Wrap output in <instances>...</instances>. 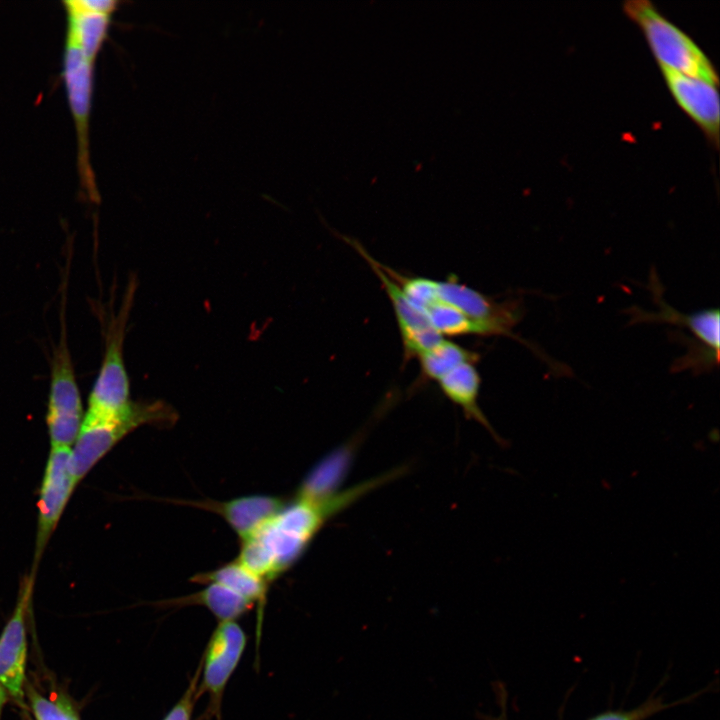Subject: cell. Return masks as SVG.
Wrapping results in <instances>:
<instances>
[{
    "label": "cell",
    "mask_w": 720,
    "mask_h": 720,
    "mask_svg": "<svg viewBox=\"0 0 720 720\" xmlns=\"http://www.w3.org/2000/svg\"><path fill=\"white\" fill-rule=\"evenodd\" d=\"M372 490L374 484L368 480L326 499L296 496L242 541L237 560L265 581H271L295 564L330 518Z\"/></svg>",
    "instance_id": "1"
},
{
    "label": "cell",
    "mask_w": 720,
    "mask_h": 720,
    "mask_svg": "<svg viewBox=\"0 0 720 720\" xmlns=\"http://www.w3.org/2000/svg\"><path fill=\"white\" fill-rule=\"evenodd\" d=\"M135 280L130 281L117 314L110 313L104 327V354L98 377L88 398L84 416L113 420L125 416L132 408L130 383L123 358V343L132 307Z\"/></svg>",
    "instance_id": "2"
},
{
    "label": "cell",
    "mask_w": 720,
    "mask_h": 720,
    "mask_svg": "<svg viewBox=\"0 0 720 720\" xmlns=\"http://www.w3.org/2000/svg\"><path fill=\"white\" fill-rule=\"evenodd\" d=\"M624 11L642 30L661 68H666L710 84H718L712 63L699 46L667 20L646 0L624 3Z\"/></svg>",
    "instance_id": "3"
},
{
    "label": "cell",
    "mask_w": 720,
    "mask_h": 720,
    "mask_svg": "<svg viewBox=\"0 0 720 720\" xmlns=\"http://www.w3.org/2000/svg\"><path fill=\"white\" fill-rule=\"evenodd\" d=\"M177 420L176 411L163 401L135 402L132 411L114 420L84 416L70 448L71 469L77 484L126 435L142 425L168 427Z\"/></svg>",
    "instance_id": "4"
},
{
    "label": "cell",
    "mask_w": 720,
    "mask_h": 720,
    "mask_svg": "<svg viewBox=\"0 0 720 720\" xmlns=\"http://www.w3.org/2000/svg\"><path fill=\"white\" fill-rule=\"evenodd\" d=\"M62 303L61 330L50 364V387L46 413L51 447H71L82 421L83 409L76 374L67 341L65 311Z\"/></svg>",
    "instance_id": "5"
},
{
    "label": "cell",
    "mask_w": 720,
    "mask_h": 720,
    "mask_svg": "<svg viewBox=\"0 0 720 720\" xmlns=\"http://www.w3.org/2000/svg\"><path fill=\"white\" fill-rule=\"evenodd\" d=\"M94 65L73 40L65 37L62 76L76 131L79 179L89 199L98 202L99 193L89 150Z\"/></svg>",
    "instance_id": "6"
},
{
    "label": "cell",
    "mask_w": 720,
    "mask_h": 720,
    "mask_svg": "<svg viewBox=\"0 0 720 720\" xmlns=\"http://www.w3.org/2000/svg\"><path fill=\"white\" fill-rule=\"evenodd\" d=\"M436 299L452 306L481 330L482 336H507L527 345L549 365L551 361L528 341L513 332L521 321L524 310L520 300L498 302L476 289L461 283L451 275L445 280H435Z\"/></svg>",
    "instance_id": "7"
},
{
    "label": "cell",
    "mask_w": 720,
    "mask_h": 720,
    "mask_svg": "<svg viewBox=\"0 0 720 720\" xmlns=\"http://www.w3.org/2000/svg\"><path fill=\"white\" fill-rule=\"evenodd\" d=\"M77 486L71 462L70 447H51L46 462L38 500V521L33 573L55 531L64 509Z\"/></svg>",
    "instance_id": "8"
},
{
    "label": "cell",
    "mask_w": 720,
    "mask_h": 720,
    "mask_svg": "<svg viewBox=\"0 0 720 720\" xmlns=\"http://www.w3.org/2000/svg\"><path fill=\"white\" fill-rule=\"evenodd\" d=\"M369 264L386 292L395 313L405 360L418 358L444 338L430 325L426 316L407 298L398 283L384 270L382 264L374 259L356 240L343 237Z\"/></svg>",
    "instance_id": "9"
},
{
    "label": "cell",
    "mask_w": 720,
    "mask_h": 720,
    "mask_svg": "<svg viewBox=\"0 0 720 720\" xmlns=\"http://www.w3.org/2000/svg\"><path fill=\"white\" fill-rule=\"evenodd\" d=\"M35 573L23 578L15 608L0 636V685L19 706L24 705L26 617L31 606Z\"/></svg>",
    "instance_id": "10"
},
{
    "label": "cell",
    "mask_w": 720,
    "mask_h": 720,
    "mask_svg": "<svg viewBox=\"0 0 720 720\" xmlns=\"http://www.w3.org/2000/svg\"><path fill=\"white\" fill-rule=\"evenodd\" d=\"M649 289L655 303L660 307L658 311L647 312L639 307L632 306L627 310L630 315V324L636 323H670L686 327L694 334L702 346L719 354V310L710 308L691 314L682 313L671 307L662 297L663 287L655 272H651Z\"/></svg>",
    "instance_id": "11"
},
{
    "label": "cell",
    "mask_w": 720,
    "mask_h": 720,
    "mask_svg": "<svg viewBox=\"0 0 720 720\" xmlns=\"http://www.w3.org/2000/svg\"><path fill=\"white\" fill-rule=\"evenodd\" d=\"M667 87L680 108L715 145L719 140V96L706 81L661 68Z\"/></svg>",
    "instance_id": "12"
},
{
    "label": "cell",
    "mask_w": 720,
    "mask_h": 720,
    "mask_svg": "<svg viewBox=\"0 0 720 720\" xmlns=\"http://www.w3.org/2000/svg\"><path fill=\"white\" fill-rule=\"evenodd\" d=\"M246 635L235 621L220 622L207 647L202 687L214 703L237 667L246 646Z\"/></svg>",
    "instance_id": "13"
},
{
    "label": "cell",
    "mask_w": 720,
    "mask_h": 720,
    "mask_svg": "<svg viewBox=\"0 0 720 720\" xmlns=\"http://www.w3.org/2000/svg\"><path fill=\"white\" fill-rule=\"evenodd\" d=\"M194 504L222 516L243 541L271 520L286 502L268 495H250L224 502L205 501Z\"/></svg>",
    "instance_id": "14"
},
{
    "label": "cell",
    "mask_w": 720,
    "mask_h": 720,
    "mask_svg": "<svg viewBox=\"0 0 720 720\" xmlns=\"http://www.w3.org/2000/svg\"><path fill=\"white\" fill-rule=\"evenodd\" d=\"M66 14V36L73 40L88 60L95 64L107 37L111 15L87 7L83 0L63 1Z\"/></svg>",
    "instance_id": "15"
},
{
    "label": "cell",
    "mask_w": 720,
    "mask_h": 720,
    "mask_svg": "<svg viewBox=\"0 0 720 720\" xmlns=\"http://www.w3.org/2000/svg\"><path fill=\"white\" fill-rule=\"evenodd\" d=\"M437 383L442 393L461 408L467 418L483 425L491 434L495 435L478 404L481 377L476 368V362H467L457 366L441 377Z\"/></svg>",
    "instance_id": "16"
},
{
    "label": "cell",
    "mask_w": 720,
    "mask_h": 720,
    "mask_svg": "<svg viewBox=\"0 0 720 720\" xmlns=\"http://www.w3.org/2000/svg\"><path fill=\"white\" fill-rule=\"evenodd\" d=\"M350 459L351 452L347 448L339 449L326 457L306 477L296 496L318 500L340 492Z\"/></svg>",
    "instance_id": "17"
},
{
    "label": "cell",
    "mask_w": 720,
    "mask_h": 720,
    "mask_svg": "<svg viewBox=\"0 0 720 720\" xmlns=\"http://www.w3.org/2000/svg\"><path fill=\"white\" fill-rule=\"evenodd\" d=\"M192 581L220 584L252 603L263 600L267 590V581L250 571L237 559L213 571L198 574L192 578Z\"/></svg>",
    "instance_id": "18"
},
{
    "label": "cell",
    "mask_w": 720,
    "mask_h": 720,
    "mask_svg": "<svg viewBox=\"0 0 720 720\" xmlns=\"http://www.w3.org/2000/svg\"><path fill=\"white\" fill-rule=\"evenodd\" d=\"M422 381H438L441 377L467 363L476 362L479 355L445 338L430 350L418 356Z\"/></svg>",
    "instance_id": "19"
},
{
    "label": "cell",
    "mask_w": 720,
    "mask_h": 720,
    "mask_svg": "<svg viewBox=\"0 0 720 720\" xmlns=\"http://www.w3.org/2000/svg\"><path fill=\"white\" fill-rule=\"evenodd\" d=\"M182 604H200L208 608L220 622L234 621L253 605L252 602L216 583H209L196 594L177 600Z\"/></svg>",
    "instance_id": "20"
},
{
    "label": "cell",
    "mask_w": 720,
    "mask_h": 720,
    "mask_svg": "<svg viewBox=\"0 0 720 720\" xmlns=\"http://www.w3.org/2000/svg\"><path fill=\"white\" fill-rule=\"evenodd\" d=\"M432 328L444 336H482L480 328L452 306L435 300L422 310Z\"/></svg>",
    "instance_id": "21"
},
{
    "label": "cell",
    "mask_w": 720,
    "mask_h": 720,
    "mask_svg": "<svg viewBox=\"0 0 720 720\" xmlns=\"http://www.w3.org/2000/svg\"><path fill=\"white\" fill-rule=\"evenodd\" d=\"M26 693L36 720H79L65 696L45 697L31 686Z\"/></svg>",
    "instance_id": "22"
},
{
    "label": "cell",
    "mask_w": 720,
    "mask_h": 720,
    "mask_svg": "<svg viewBox=\"0 0 720 720\" xmlns=\"http://www.w3.org/2000/svg\"><path fill=\"white\" fill-rule=\"evenodd\" d=\"M670 705L665 704L661 697L650 698L640 706L627 711H606L593 716L588 720H646L653 714Z\"/></svg>",
    "instance_id": "23"
},
{
    "label": "cell",
    "mask_w": 720,
    "mask_h": 720,
    "mask_svg": "<svg viewBox=\"0 0 720 720\" xmlns=\"http://www.w3.org/2000/svg\"><path fill=\"white\" fill-rule=\"evenodd\" d=\"M197 672L190 682L189 687L177 704L169 711L163 720H191L194 700L196 697V685L198 682Z\"/></svg>",
    "instance_id": "24"
},
{
    "label": "cell",
    "mask_w": 720,
    "mask_h": 720,
    "mask_svg": "<svg viewBox=\"0 0 720 720\" xmlns=\"http://www.w3.org/2000/svg\"><path fill=\"white\" fill-rule=\"evenodd\" d=\"M6 701H7V693L0 685V720H1V716H2V710H3V707L6 703Z\"/></svg>",
    "instance_id": "25"
}]
</instances>
